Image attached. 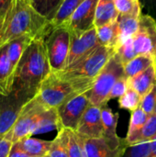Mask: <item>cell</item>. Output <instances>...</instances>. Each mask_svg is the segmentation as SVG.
Masks as SVG:
<instances>
[{
  "mask_svg": "<svg viewBox=\"0 0 156 157\" xmlns=\"http://www.w3.org/2000/svg\"><path fill=\"white\" fill-rule=\"evenodd\" d=\"M129 89V86H128V80L125 76L120 78L115 85L113 86L110 94H109V100L110 99H114V98H120V97H122L126 91Z\"/></svg>",
  "mask_w": 156,
  "mask_h": 157,
  "instance_id": "d590c367",
  "label": "cell"
},
{
  "mask_svg": "<svg viewBox=\"0 0 156 157\" xmlns=\"http://www.w3.org/2000/svg\"><path fill=\"white\" fill-rule=\"evenodd\" d=\"M84 1L85 0H63L53 17L50 20L51 26L58 27L63 25Z\"/></svg>",
  "mask_w": 156,
  "mask_h": 157,
  "instance_id": "484cf974",
  "label": "cell"
},
{
  "mask_svg": "<svg viewBox=\"0 0 156 157\" xmlns=\"http://www.w3.org/2000/svg\"><path fill=\"white\" fill-rule=\"evenodd\" d=\"M51 72L44 36L38 37L30 42L15 70L10 93L25 102L29 101Z\"/></svg>",
  "mask_w": 156,
  "mask_h": 157,
  "instance_id": "6da1fadb",
  "label": "cell"
},
{
  "mask_svg": "<svg viewBox=\"0 0 156 157\" xmlns=\"http://www.w3.org/2000/svg\"><path fill=\"white\" fill-rule=\"evenodd\" d=\"M114 54V49L100 45L85 58L57 73L67 80L78 94L86 93L92 87L97 76Z\"/></svg>",
  "mask_w": 156,
  "mask_h": 157,
  "instance_id": "3957f363",
  "label": "cell"
},
{
  "mask_svg": "<svg viewBox=\"0 0 156 157\" xmlns=\"http://www.w3.org/2000/svg\"><path fill=\"white\" fill-rule=\"evenodd\" d=\"M61 128L57 109L47 107L40 115L32 131V136L44 134L52 131H59Z\"/></svg>",
  "mask_w": 156,
  "mask_h": 157,
  "instance_id": "e0dca14e",
  "label": "cell"
},
{
  "mask_svg": "<svg viewBox=\"0 0 156 157\" xmlns=\"http://www.w3.org/2000/svg\"><path fill=\"white\" fill-rule=\"evenodd\" d=\"M8 157H33L27 154L25 151H23L17 144H14L12 145V148L10 150V153Z\"/></svg>",
  "mask_w": 156,
  "mask_h": 157,
  "instance_id": "74e56055",
  "label": "cell"
},
{
  "mask_svg": "<svg viewBox=\"0 0 156 157\" xmlns=\"http://www.w3.org/2000/svg\"><path fill=\"white\" fill-rule=\"evenodd\" d=\"M98 0H85L62 26H65L71 34H80L95 27L96 10Z\"/></svg>",
  "mask_w": 156,
  "mask_h": 157,
  "instance_id": "8fae6325",
  "label": "cell"
},
{
  "mask_svg": "<svg viewBox=\"0 0 156 157\" xmlns=\"http://www.w3.org/2000/svg\"><path fill=\"white\" fill-rule=\"evenodd\" d=\"M26 103L12 93L0 95V136L6 134L13 128Z\"/></svg>",
  "mask_w": 156,
  "mask_h": 157,
  "instance_id": "7c38bea8",
  "label": "cell"
},
{
  "mask_svg": "<svg viewBox=\"0 0 156 157\" xmlns=\"http://www.w3.org/2000/svg\"><path fill=\"white\" fill-rule=\"evenodd\" d=\"M11 0H0V11H3L10 3Z\"/></svg>",
  "mask_w": 156,
  "mask_h": 157,
  "instance_id": "60d3db41",
  "label": "cell"
},
{
  "mask_svg": "<svg viewBox=\"0 0 156 157\" xmlns=\"http://www.w3.org/2000/svg\"><path fill=\"white\" fill-rule=\"evenodd\" d=\"M152 150V141L128 145L122 157H148Z\"/></svg>",
  "mask_w": 156,
  "mask_h": 157,
  "instance_id": "1f68e13d",
  "label": "cell"
},
{
  "mask_svg": "<svg viewBox=\"0 0 156 157\" xmlns=\"http://www.w3.org/2000/svg\"><path fill=\"white\" fill-rule=\"evenodd\" d=\"M46 108L47 106L44 105L36 96L28 101L21 109L15 125L6 134L7 138L15 144L25 137L32 136L34 126L38 121L40 115Z\"/></svg>",
  "mask_w": 156,
  "mask_h": 157,
  "instance_id": "52a82bcc",
  "label": "cell"
},
{
  "mask_svg": "<svg viewBox=\"0 0 156 157\" xmlns=\"http://www.w3.org/2000/svg\"><path fill=\"white\" fill-rule=\"evenodd\" d=\"M13 144L6 134L0 136V157H8Z\"/></svg>",
  "mask_w": 156,
  "mask_h": 157,
  "instance_id": "8d00e7d4",
  "label": "cell"
},
{
  "mask_svg": "<svg viewBox=\"0 0 156 157\" xmlns=\"http://www.w3.org/2000/svg\"><path fill=\"white\" fill-rule=\"evenodd\" d=\"M67 130V143L69 157H85V139L75 131Z\"/></svg>",
  "mask_w": 156,
  "mask_h": 157,
  "instance_id": "f1b7e54d",
  "label": "cell"
},
{
  "mask_svg": "<svg viewBox=\"0 0 156 157\" xmlns=\"http://www.w3.org/2000/svg\"><path fill=\"white\" fill-rule=\"evenodd\" d=\"M50 20L38 13L29 0H11L0 17V48L15 39L45 36Z\"/></svg>",
  "mask_w": 156,
  "mask_h": 157,
  "instance_id": "7a4b0ae2",
  "label": "cell"
},
{
  "mask_svg": "<svg viewBox=\"0 0 156 157\" xmlns=\"http://www.w3.org/2000/svg\"><path fill=\"white\" fill-rule=\"evenodd\" d=\"M101 117L104 128L103 138L112 148H118L126 143L125 138H120L117 134V126L120 114L113 112V110L107 105L101 108Z\"/></svg>",
  "mask_w": 156,
  "mask_h": 157,
  "instance_id": "9a60e30c",
  "label": "cell"
},
{
  "mask_svg": "<svg viewBox=\"0 0 156 157\" xmlns=\"http://www.w3.org/2000/svg\"><path fill=\"white\" fill-rule=\"evenodd\" d=\"M130 88L135 90L142 98L146 95L156 84V72L154 64L143 72L127 79Z\"/></svg>",
  "mask_w": 156,
  "mask_h": 157,
  "instance_id": "2e32d148",
  "label": "cell"
},
{
  "mask_svg": "<svg viewBox=\"0 0 156 157\" xmlns=\"http://www.w3.org/2000/svg\"><path fill=\"white\" fill-rule=\"evenodd\" d=\"M75 132L84 139L102 138L104 135V128L101 117V108L90 105L84 113Z\"/></svg>",
  "mask_w": 156,
  "mask_h": 157,
  "instance_id": "4fadbf2b",
  "label": "cell"
},
{
  "mask_svg": "<svg viewBox=\"0 0 156 157\" xmlns=\"http://www.w3.org/2000/svg\"><path fill=\"white\" fill-rule=\"evenodd\" d=\"M144 4L154 10L156 9V0H144Z\"/></svg>",
  "mask_w": 156,
  "mask_h": 157,
  "instance_id": "ab89813d",
  "label": "cell"
},
{
  "mask_svg": "<svg viewBox=\"0 0 156 157\" xmlns=\"http://www.w3.org/2000/svg\"><path fill=\"white\" fill-rule=\"evenodd\" d=\"M85 157H122L127 146V141L118 148H112L102 138L85 139Z\"/></svg>",
  "mask_w": 156,
  "mask_h": 157,
  "instance_id": "5bb4252c",
  "label": "cell"
},
{
  "mask_svg": "<svg viewBox=\"0 0 156 157\" xmlns=\"http://www.w3.org/2000/svg\"><path fill=\"white\" fill-rule=\"evenodd\" d=\"M96 29L99 44L101 46L116 50L120 40V29L118 20L105 24Z\"/></svg>",
  "mask_w": 156,
  "mask_h": 157,
  "instance_id": "ffe728a7",
  "label": "cell"
},
{
  "mask_svg": "<svg viewBox=\"0 0 156 157\" xmlns=\"http://www.w3.org/2000/svg\"><path fill=\"white\" fill-rule=\"evenodd\" d=\"M154 68H155V72H156V53H155V55H154Z\"/></svg>",
  "mask_w": 156,
  "mask_h": 157,
  "instance_id": "b9f144b4",
  "label": "cell"
},
{
  "mask_svg": "<svg viewBox=\"0 0 156 157\" xmlns=\"http://www.w3.org/2000/svg\"><path fill=\"white\" fill-rule=\"evenodd\" d=\"M148 157H156V137L152 141V150Z\"/></svg>",
  "mask_w": 156,
  "mask_h": 157,
  "instance_id": "f35d334b",
  "label": "cell"
},
{
  "mask_svg": "<svg viewBox=\"0 0 156 157\" xmlns=\"http://www.w3.org/2000/svg\"><path fill=\"white\" fill-rule=\"evenodd\" d=\"M115 55L118 57V59L120 61V63L124 65L130 61H131L133 58H135L138 54L136 53L131 39L128 40L121 45H120L115 50Z\"/></svg>",
  "mask_w": 156,
  "mask_h": 157,
  "instance_id": "d6a6232c",
  "label": "cell"
},
{
  "mask_svg": "<svg viewBox=\"0 0 156 157\" xmlns=\"http://www.w3.org/2000/svg\"><path fill=\"white\" fill-rule=\"evenodd\" d=\"M141 101L142 97L135 90L129 87L126 93L119 98V106L122 109L132 112L140 107Z\"/></svg>",
  "mask_w": 156,
  "mask_h": 157,
  "instance_id": "f546056e",
  "label": "cell"
},
{
  "mask_svg": "<svg viewBox=\"0 0 156 157\" xmlns=\"http://www.w3.org/2000/svg\"><path fill=\"white\" fill-rule=\"evenodd\" d=\"M120 15H142L140 0H114Z\"/></svg>",
  "mask_w": 156,
  "mask_h": 157,
  "instance_id": "4dcf8cb0",
  "label": "cell"
},
{
  "mask_svg": "<svg viewBox=\"0 0 156 157\" xmlns=\"http://www.w3.org/2000/svg\"><path fill=\"white\" fill-rule=\"evenodd\" d=\"M156 137V113H154L149 116L146 123L144 124L143 128L142 129L138 139L137 144L153 141Z\"/></svg>",
  "mask_w": 156,
  "mask_h": 157,
  "instance_id": "836d02e7",
  "label": "cell"
},
{
  "mask_svg": "<svg viewBox=\"0 0 156 157\" xmlns=\"http://www.w3.org/2000/svg\"><path fill=\"white\" fill-rule=\"evenodd\" d=\"M67 130L62 128L57 132L56 137L51 141V144L48 153L49 157H69Z\"/></svg>",
  "mask_w": 156,
  "mask_h": 157,
  "instance_id": "4316f807",
  "label": "cell"
},
{
  "mask_svg": "<svg viewBox=\"0 0 156 157\" xmlns=\"http://www.w3.org/2000/svg\"><path fill=\"white\" fill-rule=\"evenodd\" d=\"M134 50L138 55H151L156 53V22L150 15H141L139 29L131 38Z\"/></svg>",
  "mask_w": 156,
  "mask_h": 157,
  "instance_id": "ba28073f",
  "label": "cell"
},
{
  "mask_svg": "<svg viewBox=\"0 0 156 157\" xmlns=\"http://www.w3.org/2000/svg\"><path fill=\"white\" fill-rule=\"evenodd\" d=\"M78 93L58 73L51 72L42 81L36 97L47 107L58 109Z\"/></svg>",
  "mask_w": 156,
  "mask_h": 157,
  "instance_id": "8992f818",
  "label": "cell"
},
{
  "mask_svg": "<svg viewBox=\"0 0 156 157\" xmlns=\"http://www.w3.org/2000/svg\"><path fill=\"white\" fill-rule=\"evenodd\" d=\"M123 76H125L123 64L114 54L98 74L92 87L85 93L91 105L100 108L107 105L113 86Z\"/></svg>",
  "mask_w": 156,
  "mask_h": 157,
  "instance_id": "277c9868",
  "label": "cell"
},
{
  "mask_svg": "<svg viewBox=\"0 0 156 157\" xmlns=\"http://www.w3.org/2000/svg\"><path fill=\"white\" fill-rule=\"evenodd\" d=\"M154 63V58L151 55H137L131 61L123 65L124 68V75L128 79L131 76H134Z\"/></svg>",
  "mask_w": 156,
  "mask_h": 157,
  "instance_id": "d4e9b609",
  "label": "cell"
},
{
  "mask_svg": "<svg viewBox=\"0 0 156 157\" xmlns=\"http://www.w3.org/2000/svg\"><path fill=\"white\" fill-rule=\"evenodd\" d=\"M99 46L96 27L80 34H71V46L66 67L85 58Z\"/></svg>",
  "mask_w": 156,
  "mask_h": 157,
  "instance_id": "30bf717a",
  "label": "cell"
},
{
  "mask_svg": "<svg viewBox=\"0 0 156 157\" xmlns=\"http://www.w3.org/2000/svg\"><path fill=\"white\" fill-rule=\"evenodd\" d=\"M141 109L149 116L155 113L156 110V84L153 88L142 98Z\"/></svg>",
  "mask_w": 156,
  "mask_h": 157,
  "instance_id": "e575fe53",
  "label": "cell"
},
{
  "mask_svg": "<svg viewBox=\"0 0 156 157\" xmlns=\"http://www.w3.org/2000/svg\"><path fill=\"white\" fill-rule=\"evenodd\" d=\"M43 157H49V156H48V155H46V156H43Z\"/></svg>",
  "mask_w": 156,
  "mask_h": 157,
  "instance_id": "ee69618b",
  "label": "cell"
},
{
  "mask_svg": "<svg viewBox=\"0 0 156 157\" xmlns=\"http://www.w3.org/2000/svg\"><path fill=\"white\" fill-rule=\"evenodd\" d=\"M141 16L137 15H119L117 20L120 29V40L117 48L131 39L139 29V19ZM116 48V49H117Z\"/></svg>",
  "mask_w": 156,
  "mask_h": 157,
  "instance_id": "44dd1931",
  "label": "cell"
},
{
  "mask_svg": "<svg viewBox=\"0 0 156 157\" xmlns=\"http://www.w3.org/2000/svg\"><path fill=\"white\" fill-rule=\"evenodd\" d=\"M119 15L114 0H98L96 10L95 27L97 28L113 22L117 20Z\"/></svg>",
  "mask_w": 156,
  "mask_h": 157,
  "instance_id": "603a6c76",
  "label": "cell"
},
{
  "mask_svg": "<svg viewBox=\"0 0 156 157\" xmlns=\"http://www.w3.org/2000/svg\"><path fill=\"white\" fill-rule=\"evenodd\" d=\"M32 7L41 16L51 20L63 0H29Z\"/></svg>",
  "mask_w": 156,
  "mask_h": 157,
  "instance_id": "83f0119b",
  "label": "cell"
},
{
  "mask_svg": "<svg viewBox=\"0 0 156 157\" xmlns=\"http://www.w3.org/2000/svg\"><path fill=\"white\" fill-rule=\"evenodd\" d=\"M15 69L9 61L6 46L0 48V95H9L12 89Z\"/></svg>",
  "mask_w": 156,
  "mask_h": 157,
  "instance_id": "ac0fdd59",
  "label": "cell"
},
{
  "mask_svg": "<svg viewBox=\"0 0 156 157\" xmlns=\"http://www.w3.org/2000/svg\"><path fill=\"white\" fill-rule=\"evenodd\" d=\"M155 113H156V110H155Z\"/></svg>",
  "mask_w": 156,
  "mask_h": 157,
  "instance_id": "f6af8a7d",
  "label": "cell"
},
{
  "mask_svg": "<svg viewBox=\"0 0 156 157\" xmlns=\"http://www.w3.org/2000/svg\"><path fill=\"white\" fill-rule=\"evenodd\" d=\"M4 10H5V9H4ZM4 10H3V11H4ZM3 11H0V17H1V16H2V13H3Z\"/></svg>",
  "mask_w": 156,
  "mask_h": 157,
  "instance_id": "7bdbcfd3",
  "label": "cell"
},
{
  "mask_svg": "<svg viewBox=\"0 0 156 157\" xmlns=\"http://www.w3.org/2000/svg\"><path fill=\"white\" fill-rule=\"evenodd\" d=\"M148 118L149 115L146 114L141 109V107H139L138 109H136L131 113L129 129H128L127 136L125 137L129 145H133L137 144L138 136L142 129L143 128L144 124L146 123Z\"/></svg>",
  "mask_w": 156,
  "mask_h": 157,
  "instance_id": "7402d4cb",
  "label": "cell"
},
{
  "mask_svg": "<svg viewBox=\"0 0 156 157\" xmlns=\"http://www.w3.org/2000/svg\"><path fill=\"white\" fill-rule=\"evenodd\" d=\"M90 105L91 103L85 93L77 94L64 102L57 109L61 128L76 131L84 113Z\"/></svg>",
  "mask_w": 156,
  "mask_h": 157,
  "instance_id": "9c48e42d",
  "label": "cell"
},
{
  "mask_svg": "<svg viewBox=\"0 0 156 157\" xmlns=\"http://www.w3.org/2000/svg\"><path fill=\"white\" fill-rule=\"evenodd\" d=\"M44 41L51 72L64 70L70 52L71 31L65 26L51 27Z\"/></svg>",
  "mask_w": 156,
  "mask_h": 157,
  "instance_id": "5b68a950",
  "label": "cell"
},
{
  "mask_svg": "<svg viewBox=\"0 0 156 157\" xmlns=\"http://www.w3.org/2000/svg\"><path fill=\"white\" fill-rule=\"evenodd\" d=\"M15 144H17L23 151L31 156L43 157L48 155L51 141H46L35 138L33 136H28Z\"/></svg>",
  "mask_w": 156,
  "mask_h": 157,
  "instance_id": "d6986e66",
  "label": "cell"
},
{
  "mask_svg": "<svg viewBox=\"0 0 156 157\" xmlns=\"http://www.w3.org/2000/svg\"><path fill=\"white\" fill-rule=\"evenodd\" d=\"M33 40L34 39H32L30 37L24 36V37L15 39L6 45V52H7L9 61L11 63L12 67L15 70H16L20 59L22 58L25 51L27 50V48L29 47V45L30 44V42Z\"/></svg>",
  "mask_w": 156,
  "mask_h": 157,
  "instance_id": "cb8c5ba5",
  "label": "cell"
}]
</instances>
